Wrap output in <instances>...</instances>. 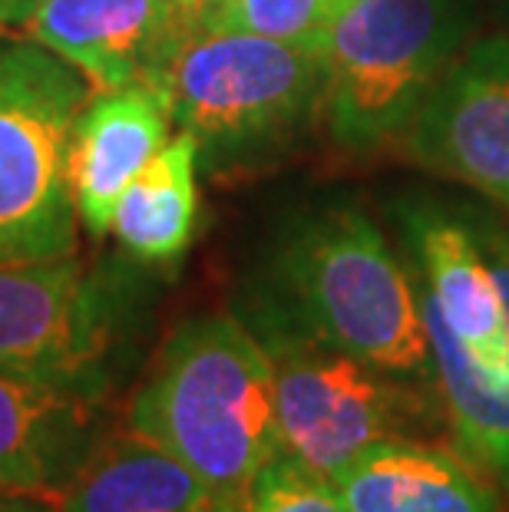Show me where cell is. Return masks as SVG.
Returning <instances> with one entry per match:
<instances>
[{
  "label": "cell",
  "instance_id": "6da1fadb",
  "mask_svg": "<svg viewBox=\"0 0 509 512\" xmlns=\"http://www.w3.org/2000/svg\"><path fill=\"white\" fill-rule=\"evenodd\" d=\"M391 219L443 420L460 456L509 493V222L437 195L394 202Z\"/></svg>",
  "mask_w": 509,
  "mask_h": 512
},
{
  "label": "cell",
  "instance_id": "7a4b0ae2",
  "mask_svg": "<svg viewBox=\"0 0 509 512\" xmlns=\"http://www.w3.org/2000/svg\"><path fill=\"white\" fill-rule=\"evenodd\" d=\"M248 328H288L394 374L433 387L427 331L400 248L357 205L298 215L245 285Z\"/></svg>",
  "mask_w": 509,
  "mask_h": 512
},
{
  "label": "cell",
  "instance_id": "3957f363",
  "mask_svg": "<svg viewBox=\"0 0 509 512\" xmlns=\"http://www.w3.org/2000/svg\"><path fill=\"white\" fill-rule=\"evenodd\" d=\"M126 427L245 503L252 479L281 456L275 370L262 341L238 314L182 321L139 384Z\"/></svg>",
  "mask_w": 509,
  "mask_h": 512
},
{
  "label": "cell",
  "instance_id": "277c9868",
  "mask_svg": "<svg viewBox=\"0 0 509 512\" xmlns=\"http://www.w3.org/2000/svg\"><path fill=\"white\" fill-rule=\"evenodd\" d=\"M156 90L172 126L199 146L209 169L242 166L285 149L321 116V57L305 43L245 30H189Z\"/></svg>",
  "mask_w": 509,
  "mask_h": 512
},
{
  "label": "cell",
  "instance_id": "5b68a950",
  "mask_svg": "<svg viewBox=\"0 0 509 512\" xmlns=\"http://www.w3.org/2000/svg\"><path fill=\"white\" fill-rule=\"evenodd\" d=\"M467 27V0H344L318 43L334 143L374 152L404 139Z\"/></svg>",
  "mask_w": 509,
  "mask_h": 512
},
{
  "label": "cell",
  "instance_id": "8992f818",
  "mask_svg": "<svg viewBox=\"0 0 509 512\" xmlns=\"http://www.w3.org/2000/svg\"><path fill=\"white\" fill-rule=\"evenodd\" d=\"M90 80L34 37L0 34V261L77 252L70 146Z\"/></svg>",
  "mask_w": 509,
  "mask_h": 512
},
{
  "label": "cell",
  "instance_id": "52a82bcc",
  "mask_svg": "<svg viewBox=\"0 0 509 512\" xmlns=\"http://www.w3.org/2000/svg\"><path fill=\"white\" fill-rule=\"evenodd\" d=\"M275 370L281 453L338 483L351 463L387 440L427 437L443 420L433 387L384 374L308 334L248 328Z\"/></svg>",
  "mask_w": 509,
  "mask_h": 512
},
{
  "label": "cell",
  "instance_id": "ba28073f",
  "mask_svg": "<svg viewBox=\"0 0 509 512\" xmlns=\"http://www.w3.org/2000/svg\"><path fill=\"white\" fill-rule=\"evenodd\" d=\"M116 337V285L77 252L0 261V370L103 400Z\"/></svg>",
  "mask_w": 509,
  "mask_h": 512
},
{
  "label": "cell",
  "instance_id": "9c48e42d",
  "mask_svg": "<svg viewBox=\"0 0 509 512\" xmlns=\"http://www.w3.org/2000/svg\"><path fill=\"white\" fill-rule=\"evenodd\" d=\"M404 139L417 166L509 209V37L460 50Z\"/></svg>",
  "mask_w": 509,
  "mask_h": 512
},
{
  "label": "cell",
  "instance_id": "30bf717a",
  "mask_svg": "<svg viewBox=\"0 0 509 512\" xmlns=\"http://www.w3.org/2000/svg\"><path fill=\"white\" fill-rule=\"evenodd\" d=\"M24 30L77 67L96 93L156 86L186 37L172 0H43Z\"/></svg>",
  "mask_w": 509,
  "mask_h": 512
},
{
  "label": "cell",
  "instance_id": "8fae6325",
  "mask_svg": "<svg viewBox=\"0 0 509 512\" xmlns=\"http://www.w3.org/2000/svg\"><path fill=\"white\" fill-rule=\"evenodd\" d=\"M172 116L156 86L90 93L70 146V182L86 232L103 238L119 195L169 143Z\"/></svg>",
  "mask_w": 509,
  "mask_h": 512
},
{
  "label": "cell",
  "instance_id": "7c38bea8",
  "mask_svg": "<svg viewBox=\"0 0 509 512\" xmlns=\"http://www.w3.org/2000/svg\"><path fill=\"white\" fill-rule=\"evenodd\" d=\"M100 437V397L0 370V489L63 496Z\"/></svg>",
  "mask_w": 509,
  "mask_h": 512
},
{
  "label": "cell",
  "instance_id": "4fadbf2b",
  "mask_svg": "<svg viewBox=\"0 0 509 512\" xmlns=\"http://www.w3.org/2000/svg\"><path fill=\"white\" fill-rule=\"evenodd\" d=\"M60 503L63 512H245L179 456L129 427L96 440Z\"/></svg>",
  "mask_w": 509,
  "mask_h": 512
},
{
  "label": "cell",
  "instance_id": "5bb4252c",
  "mask_svg": "<svg viewBox=\"0 0 509 512\" xmlns=\"http://www.w3.org/2000/svg\"><path fill=\"white\" fill-rule=\"evenodd\" d=\"M338 489L354 512H503L496 486L467 456L427 437L377 443L344 470Z\"/></svg>",
  "mask_w": 509,
  "mask_h": 512
},
{
  "label": "cell",
  "instance_id": "9a60e30c",
  "mask_svg": "<svg viewBox=\"0 0 509 512\" xmlns=\"http://www.w3.org/2000/svg\"><path fill=\"white\" fill-rule=\"evenodd\" d=\"M199 146L189 133L172 136L156 159L119 195L110 235L143 265H172L186 255L199 219Z\"/></svg>",
  "mask_w": 509,
  "mask_h": 512
},
{
  "label": "cell",
  "instance_id": "2e32d148",
  "mask_svg": "<svg viewBox=\"0 0 509 512\" xmlns=\"http://www.w3.org/2000/svg\"><path fill=\"white\" fill-rule=\"evenodd\" d=\"M341 4L344 0H225L219 14L202 30H245V34L305 43L318 50Z\"/></svg>",
  "mask_w": 509,
  "mask_h": 512
},
{
  "label": "cell",
  "instance_id": "e0dca14e",
  "mask_svg": "<svg viewBox=\"0 0 509 512\" xmlns=\"http://www.w3.org/2000/svg\"><path fill=\"white\" fill-rule=\"evenodd\" d=\"M242 506L245 512H354L338 483L305 470L288 453L275 456L252 479Z\"/></svg>",
  "mask_w": 509,
  "mask_h": 512
},
{
  "label": "cell",
  "instance_id": "ac0fdd59",
  "mask_svg": "<svg viewBox=\"0 0 509 512\" xmlns=\"http://www.w3.org/2000/svg\"><path fill=\"white\" fill-rule=\"evenodd\" d=\"M0 512H63L60 496L30 489H0Z\"/></svg>",
  "mask_w": 509,
  "mask_h": 512
},
{
  "label": "cell",
  "instance_id": "d6986e66",
  "mask_svg": "<svg viewBox=\"0 0 509 512\" xmlns=\"http://www.w3.org/2000/svg\"><path fill=\"white\" fill-rule=\"evenodd\" d=\"M182 17V24H186V34L189 30H202L209 27V20L219 14L225 0H172Z\"/></svg>",
  "mask_w": 509,
  "mask_h": 512
},
{
  "label": "cell",
  "instance_id": "ffe728a7",
  "mask_svg": "<svg viewBox=\"0 0 509 512\" xmlns=\"http://www.w3.org/2000/svg\"><path fill=\"white\" fill-rule=\"evenodd\" d=\"M43 0H0V30L24 27V20L34 14Z\"/></svg>",
  "mask_w": 509,
  "mask_h": 512
}]
</instances>
